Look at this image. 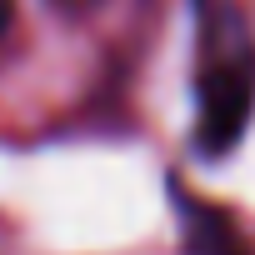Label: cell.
<instances>
[{
  "mask_svg": "<svg viewBox=\"0 0 255 255\" xmlns=\"http://www.w3.org/2000/svg\"><path fill=\"white\" fill-rule=\"evenodd\" d=\"M5 25H10V0H0V35H5Z\"/></svg>",
  "mask_w": 255,
  "mask_h": 255,
  "instance_id": "2",
  "label": "cell"
},
{
  "mask_svg": "<svg viewBox=\"0 0 255 255\" xmlns=\"http://www.w3.org/2000/svg\"><path fill=\"white\" fill-rule=\"evenodd\" d=\"M255 110V45L230 5L200 15V60H195V150L225 155Z\"/></svg>",
  "mask_w": 255,
  "mask_h": 255,
  "instance_id": "1",
  "label": "cell"
}]
</instances>
